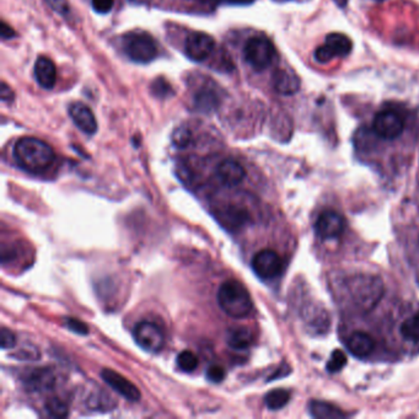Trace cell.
I'll return each instance as SVG.
<instances>
[{
	"label": "cell",
	"instance_id": "28",
	"mask_svg": "<svg viewBox=\"0 0 419 419\" xmlns=\"http://www.w3.org/2000/svg\"><path fill=\"white\" fill-rule=\"evenodd\" d=\"M193 140V135L190 128L187 127H178L173 133V143L176 148L180 149H185L187 147H190Z\"/></svg>",
	"mask_w": 419,
	"mask_h": 419
},
{
	"label": "cell",
	"instance_id": "6",
	"mask_svg": "<svg viewBox=\"0 0 419 419\" xmlns=\"http://www.w3.org/2000/svg\"><path fill=\"white\" fill-rule=\"evenodd\" d=\"M352 41L345 35L340 33H330L327 35L325 43L316 48L314 57L320 63H328L335 58L348 56L352 52Z\"/></svg>",
	"mask_w": 419,
	"mask_h": 419
},
{
	"label": "cell",
	"instance_id": "8",
	"mask_svg": "<svg viewBox=\"0 0 419 419\" xmlns=\"http://www.w3.org/2000/svg\"><path fill=\"white\" fill-rule=\"evenodd\" d=\"M373 130L382 139H397L405 131V121L397 112L385 110L374 118Z\"/></svg>",
	"mask_w": 419,
	"mask_h": 419
},
{
	"label": "cell",
	"instance_id": "19",
	"mask_svg": "<svg viewBox=\"0 0 419 419\" xmlns=\"http://www.w3.org/2000/svg\"><path fill=\"white\" fill-rule=\"evenodd\" d=\"M226 342L235 350H246L253 343V333L246 327H234L229 330Z\"/></svg>",
	"mask_w": 419,
	"mask_h": 419
},
{
	"label": "cell",
	"instance_id": "13",
	"mask_svg": "<svg viewBox=\"0 0 419 419\" xmlns=\"http://www.w3.org/2000/svg\"><path fill=\"white\" fill-rule=\"evenodd\" d=\"M23 382L28 391H48L56 384V375L50 368L31 369L23 375Z\"/></svg>",
	"mask_w": 419,
	"mask_h": 419
},
{
	"label": "cell",
	"instance_id": "36",
	"mask_svg": "<svg viewBox=\"0 0 419 419\" xmlns=\"http://www.w3.org/2000/svg\"><path fill=\"white\" fill-rule=\"evenodd\" d=\"M0 98H1V101H4V103L13 101V98H14V93H13V90H11L8 85L5 84V83L1 84Z\"/></svg>",
	"mask_w": 419,
	"mask_h": 419
},
{
	"label": "cell",
	"instance_id": "3",
	"mask_svg": "<svg viewBox=\"0 0 419 419\" xmlns=\"http://www.w3.org/2000/svg\"><path fill=\"white\" fill-rule=\"evenodd\" d=\"M350 294L354 303L363 310H372L381 300L384 285L375 275H358L350 280Z\"/></svg>",
	"mask_w": 419,
	"mask_h": 419
},
{
	"label": "cell",
	"instance_id": "27",
	"mask_svg": "<svg viewBox=\"0 0 419 419\" xmlns=\"http://www.w3.org/2000/svg\"><path fill=\"white\" fill-rule=\"evenodd\" d=\"M88 406L96 411H112L111 408L115 407V402L103 392H96L93 396L88 397Z\"/></svg>",
	"mask_w": 419,
	"mask_h": 419
},
{
	"label": "cell",
	"instance_id": "22",
	"mask_svg": "<svg viewBox=\"0 0 419 419\" xmlns=\"http://www.w3.org/2000/svg\"><path fill=\"white\" fill-rule=\"evenodd\" d=\"M310 413L315 418L335 419L345 417V413L340 408L321 401H312L310 403Z\"/></svg>",
	"mask_w": 419,
	"mask_h": 419
},
{
	"label": "cell",
	"instance_id": "16",
	"mask_svg": "<svg viewBox=\"0 0 419 419\" xmlns=\"http://www.w3.org/2000/svg\"><path fill=\"white\" fill-rule=\"evenodd\" d=\"M347 347H348L350 354L354 355L355 358H368L375 348V340L368 333L355 332L350 335V340L347 342Z\"/></svg>",
	"mask_w": 419,
	"mask_h": 419
},
{
	"label": "cell",
	"instance_id": "32",
	"mask_svg": "<svg viewBox=\"0 0 419 419\" xmlns=\"http://www.w3.org/2000/svg\"><path fill=\"white\" fill-rule=\"evenodd\" d=\"M0 343L3 350H13L16 345V335L14 332L10 331L8 328H3L0 332Z\"/></svg>",
	"mask_w": 419,
	"mask_h": 419
},
{
	"label": "cell",
	"instance_id": "17",
	"mask_svg": "<svg viewBox=\"0 0 419 419\" xmlns=\"http://www.w3.org/2000/svg\"><path fill=\"white\" fill-rule=\"evenodd\" d=\"M35 76L43 88L51 90L56 85L57 69L54 63L47 57H38L35 64Z\"/></svg>",
	"mask_w": 419,
	"mask_h": 419
},
{
	"label": "cell",
	"instance_id": "37",
	"mask_svg": "<svg viewBox=\"0 0 419 419\" xmlns=\"http://www.w3.org/2000/svg\"><path fill=\"white\" fill-rule=\"evenodd\" d=\"M1 38H4V40L15 38L14 30L10 28L9 25L5 23V21H3V23H1Z\"/></svg>",
	"mask_w": 419,
	"mask_h": 419
},
{
	"label": "cell",
	"instance_id": "29",
	"mask_svg": "<svg viewBox=\"0 0 419 419\" xmlns=\"http://www.w3.org/2000/svg\"><path fill=\"white\" fill-rule=\"evenodd\" d=\"M345 365H347V355L345 352L340 350H333L326 365L327 372L332 374L338 373L345 368Z\"/></svg>",
	"mask_w": 419,
	"mask_h": 419
},
{
	"label": "cell",
	"instance_id": "24",
	"mask_svg": "<svg viewBox=\"0 0 419 419\" xmlns=\"http://www.w3.org/2000/svg\"><path fill=\"white\" fill-rule=\"evenodd\" d=\"M400 332L405 340L418 343L419 342V312L408 317L400 327Z\"/></svg>",
	"mask_w": 419,
	"mask_h": 419
},
{
	"label": "cell",
	"instance_id": "20",
	"mask_svg": "<svg viewBox=\"0 0 419 419\" xmlns=\"http://www.w3.org/2000/svg\"><path fill=\"white\" fill-rule=\"evenodd\" d=\"M219 220L225 224L226 228L239 229L248 220V214L245 210H240L238 207H228L219 213Z\"/></svg>",
	"mask_w": 419,
	"mask_h": 419
},
{
	"label": "cell",
	"instance_id": "34",
	"mask_svg": "<svg viewBox=\"0 0 419 419\" xmlns=\"http://www.w3.org/2000/svg\"><path fill=\"white\" fill-rule=\"evenodd\" d=\"M46 1L47 4L50 5L52 9L58 14L63 15V16L69 14L70 6L68 0H46Z\"/></svg>",
	"mask_w": 419,
	"mask_h": 419
},
{
	"label": "cell",
	"instance_id": "35",
	"mask_svg": "<svg viewBox=\"0 0 419 419\" xmlns=\"http://www.w3.org/2000/svg\"><path fill=\"white\" fill-rule=\"evenodd\" d=\"M115 0H91L93 10L98 14H108L111 11Z\"/></svg>",
	"mask_w": 419,
	"mask_h": 419
},
{
	"label": "cell",
	"instance_id": "23",
	"mask_svg": "<svg viewBox=\"0 0 419 419\" xmlns=\"http://www.w3.org/2000/svg\"><path fill=\"white\" fill-rule=\"evenodd\" d=\"M290 400V392L285 389H275L268 392L265 397V403L270 411H278L283 408Z\"/></svg>",
	"mask_w": 419,
	"mask_h": 419
},
{
	"label": "cell",
	"instance_id": "30",
	"mask_svg": "<svg viewBox=\"0 0 419 419\" xmlns=\"http://www.w3.org/2000/svg\"><path fill=\"white\" fill-rule=\"evenodd\" d=\"M151 93H154L156 98H168L173 93V88L166 80L155 79L154 83L151 84Z\"/></svg>",
	"mask_w": 419,
	"mask_h": 419
},
{
	"label": "cell",
	"instance_id": "1",
	"mask_svg": "<svg viewBox=\"0 0 419 419\" xmlns=\"http://www.w3.org/2000/svg\"><path fill=\"white\" fill-rule=\"evenodd\" d=\"M15 160L28 173H42L54 161V151L46 142L25 137L16 142L14 147Z\"/></svg>",
	"mask_w": 419,
	"mask_h": 419
},
{
	"label": "cell",
	"instance_id": "12",
	"mask_svg": "<svg viewBox=\"0 0 419 419\" xmlns=\"http://www.w3.org/2000/svg\"><path fill=\"white\" fill-rule=\"evenodd\" d=\"M101 377L103 381L112 387L115 391L118 392L122 397L131 402H137L140 400V391L133 382L127 380L121 374L116 373L112 369H103L101 372Z\"/></svg>",
	"mask_w": 419,
	"mask_h": 419
},
{
	"label": "cell",
	"instance_id": "18",
	"mask_svg": "<svg viewBox=\"0 0 419 419\" xmlns=\"http://www.w3.org/2000/svg\"><path fill=\"white\" fill-rule=\"evenodd\" d=\"M273 88L283 95H292L300 88L297 75L285 69H278L273 74Z\"/></svg>",
	"mask_w": 419,
	"mask_h": 419
},
{
	"label": "cell",
	"instance_id": "4",
	"mask_svg": "<svg viewBox=\"0 0 419 419\" xmlns=\"http://www.w3.org/2000/svg\"><path fill=\"white\" fill-rule=\"evenodd\" d=\"M122 47L131 61L137 63H149L158 56V47L148 33H126L122 40Z\"/></svg>",
	"mask_w": 419,
	"mask_h": 419
},
{
	"label": "cell",
	"instance_id": "5",
	"mask_svg": "<svg viewBox=\"0 0 419 419\" xmlns=\"http://www.w3.org/2000/svg\"><path fill=\"white\" fill-rule=\"evenodd\" d=\"M247 63L255 70H265L275 59V48L265 36H255L247 41L243 48Z\"/></svg>",
	"mask_w": 419,
	"mask_h": 419
},
{
	"label": "cell",
	"instance_id": "2",
	"mask_svg": "<svg viewBox=\"0 0 419 419\" xmlns=\"http://www.w3.org/2000/svg\"><path fill=\"white\" fill-rule=\"evenodd\" d=\"M218 303L222 310L233 318H243L252 310L250 293L238 280H226L220 285Z\"/></svg>",
	"mask_w": 419,
	"mask_h": 419
},
{
	"label": "cell",
	"instance_id": "10",
	"mask_svg": "<svg viewBox=\"0 0 419 419\" xmlns=\"http://www.w3.org/2000/svg\"><path fill=\"white\" fill-rule=\"evenodd\" d=\"M214 40L205 33H193L187 38L185 51L190 59L195 62L205 61L214 50Z\"/></svg>",
	"mask_w": 419,
	"mask_h": 419
},
{
	"label": "cell",
	"instance_id": "15",
	"mask_svg": "<svg viewBox=\"0 0 419 419\" xmlns=\"http://www.w3.org/2000/svg\"><path fill=\"white\" fill-rule=\"evenodd\" d=\"M217 176L224 185L234 187L241 183L246 176V171L241 163L233 159H226L218 165L217 168Z\"/></svg>",
	"mask_w": 419,
	"mask_h": 419
},
{
	"label": "cell",
	"instance_id": "26",
	"mask_svg": "<svg viewBox=\"0 0 419 419\" xmlns=\"http://www.w3.org/2000/svg\"><path fill=\"white\" fill-rule=\"evenodd\" d=\"M177 365L182 372L192 373L198 367V358L191 350H183L177 355Z\"/></svg>",
	"mask_w": 419,
	"mask_h": 419
},
{
	"label": "cell",
	"instance_id": "33",
	"mask_svg": "<svg viewBox=\"0 0 419 419\" xmlns=\"http://www.w3.org/2000/svg\"><path fill=\"white\" fill-rule=\"evenodd\" d=\"M66 325L70 331L75 332L78 335H88V327L86 326V323L80 321L78 318L68 317V318H66Z\"/></svg>",
	"mask_w": 419,
	"mask_h": 419
},
{
	"label": "cell",
	"instance_id": "39",
	"mask_svg": "<svg viewBox=\"0 0 419 419\" xmlns=\"http://www.w3.org/2000/svg\"><path fill=\"white\" fill-rule=\"evenodd\" d=\"M217 1H225V0H217Z\"/></svg>",
	"mask_w": 419,
	"mask_h": 419
},
{
	"label": "cell",
	"instance_id": "14",
	"mask_svg": "<svg viewBox=\"0 0 419 419\" xmlns=\"http://www.w3.org/2000/svg\"><path fill=\"white\" fill-rule=\"evenodd\" d=\"M69 115L75 126L85 134L93 135L98 131V122L93 111L83 103H75L69 108Z\"/></svg>",
	"mask_w": 419,
	"mask_h": 419
},
{
	"label": "cell",
	"instance_id": "38",
	"mask_svg": "<svg viewBox=\"0 0 419 419\" xmlns=\"http://www.w3.org/2000/svg\"><path fill=\"white\" fill-rule=\"evenodd\" d=\"M225 1H226V3H230V4L247 5L251 4L255 0H225Z\"/></svg>",
	"mask_w": 419,
	"mask_h": 419
},
{
	"label": "cell",
	"instance_id": "9",
	"mask_svg": "<svg viewBox=\"0 0 419 419\" xmlns=\"http://www.w3.org/2000/svg\"><path fill=\"white\" fill-rule=\"evenodd\" d=\"M252 270L261 280H273L282 273L283 261L273 250L265 248L257 252L251 262Z\"/></svg>",
	"mask_w": 419,
	"mask_h": 419
},
{
	"label": "cell",
	"instance_id": "11",
	"mask_svg": "<svg viewBox=\"0 0 419 419\" xmlns=\"http://www.w3.org/2000/svg\"><path fill=\"white\" fill-rule=\"evenodd\" d=\"M345 228V220L335 210H325L317 218L315 230L322 239H335L342 235Z\"/></svg>",
	"mask_w": 419,
	"mask_h": 419
},
{
	"label": "cell",
	"instance_id": "25",
	"mask_svg": "<svg viewBox=\"0 0 419 419\" xmlns=\"http://www.w3.org/2000/svg\"><path fill=\"white\" fill-rule=\"evenodd\" d=\"M46 411L48 415L54 418H64L69 415V407L64 401L53 397L46 402Z\"/></svg>",
	"mask_w": 419,
	"mask_h": 419
},
{
	"label": "cell",
	"instance_id": "31",
	"mask_svg": "<svg viewBox=\"0 0 419 419\" xmlns=\"http://www.w3.org/2000/svg\"><path fill=\"white\" fill-rule=\"evenodd\" d=\"M225 369L222 367V365H218V364H214V365H210L208 370H207V377H208V380L212 382H214V384H219V382L223 381L224 379H225Z\"/></svg>",
	"mask_w": 419,
	"mask_h": 419
},
{
	"label": "cell",
	"instance_id": "7",
	"mask_svg": "<svg viewBox=\"0 0 419 419\" xmlns=\"http://www.w3.org/2000/svg\"><path fill=\"white\" fill-rule=\"evenodd\" d=\"M133 335L140 348L150 353H158L165 345L163 330L153 322L142 321L135 325Z\"/></svg>",
	"mask_w": 419,
	"mask_h": 419
},
{
	"label": "cell",
	"instance_id": "21",
	"mask_svg": "<svg viewBox=\"0 0 419 419\" xmlns=\"http://www.w3.org/2000/svg\"><path fill=\"white\" fill-rule=\"evenodd\" d=\"M220 100L218 95L210 88H200L195 95V108L200 112L214 111L219 106Z\"/></svg>",
	"mask_w": 419,
	"mask_h": 419
}]
</instances>
